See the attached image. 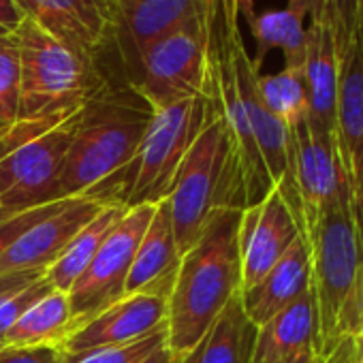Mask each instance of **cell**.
<instances>
[{"mask_svg": "<svg viewBox=\"0 0 363 363\" xmlns=\"http://www.w3.org/2000/svg\"><path fill=\"white\" fill-rule=\"evenodd\" d=\"M240 218L242 210H214L201 238L179 257L164 320L175 357L191 350L240 293Z\"/></svg>", "mask_w": 363, "mask_h": 363, "instance_id": "6da1fadb", "label": "cell"}, {"mask_svg": "<svg viewBox=\"0 0 363 363\" xmlns=\"http://www.w3.org/2000/svg\"><path fill=\"white\" fill-rule=\"evenodd\" d=\"M316 303V350L325 359L363 335V246L350 201L335 206L306 233Z\"/></svg>", "mask_w": 363, "mask_h": 363, "instance_id": "7a4b0ae2", "label": "cell"}, {"mask_svg": "<svg viewBox=\"0 0 363 363\" xmlns=\"http://www.w3.org/2000/svg\"><path fill=\"white\" fill-rule=\"evenodd\" d=\"M154 118L152 107L124 82H109L84 107L67 152L62 199L90 195L135 158Z\"/></svg>", "mask_w": 363, "mask_h": 363, "instance_id": "3957f363", "label": "cell"}, {"mask_svg": "<svg viewBox=\"0 0 363 363\" xmlns=\"http://www.w3.org/2000/svg\"><path fill=\"white\" fill-rule=\"evenodd\" d=\"M20 54V122L67 118L79 111L111 77L26 18L11 35Z\"/></svg>", "mask_w": 363, "mask_h": 363, "instance_id": "277c9868", "label": "cell"}, {"mask_svg": "<svg viewBox=\"0 0 363 363\" xmlns=\"http://www.w3.org/2000/svg\"><path fill=\"white\" fill-rule=\"evenodd\" d=\"M216 109L214 90L154 111V118L126 169L124 206H156L171 193L177 169Z\"/></svg>", "mask_w": 363, "mask_h": 363, "instance_id": "5b68a950", "label": "cell"}, {"mask_svg": "<svg viewBox=\"0 0 363 363\" xmlns=\"http://www.w3.org/2000/svg\"><path fill=\"white\" fill-rule=\"evenodd\" d=\"M229 130L216 107L182 160L167 197L179 257L195 246L208 225V218L216 210L220 177L229 164Z\"/></svg>", "mask_w": 363, "mask_h": 363, "instance_id": "8992f818", "label": "cell"}, {"mask_svg": "<svg viewBox=\"0 0 363 363\" xmlns=\"http://www.w3.org/2000/svg\"><path fill=\"white\" fill-rule=\"evenodd\" d=\"M210 39L212 26L186 28L152 43L126 84L152 107V111L210 94Z\"/></svg>", "mask_w": 363, "mask_h": 363, "instance_id": "52a82bcc", "label": "cell"}, {"mask_svg": "<svg viewBox=\"0 0 363 363\" xmlns=\"http://www.w3.org/2000/svg\"><path fill=\"white\" fill-rule=\"evenodd\" d=\"M154 210L156 206L128 208L118 225L107 233L94 259L67 293L71 303V331L124 297V284L135 252L154 216Z\"/></svg>", "mask_w": 363, "mask_h": 363, "instance_id": "ba28073f", "label": "cell"}, {"mask_svg": "<svg viewBox=\"0 0 363 363\" xmlns=\"http://www.w3.org/2000/svg\"><path fill=\"white\" fill-rule=\"evenodd\" d=\"M82 109L20 145L0 162V206L22 212L62 199L60 182Z\"/></svg>", "mask_w": 363, "mask_h": 363, "instance_id": "9c48e42d", "label": "cell"}, {"mask_svg": "<svg viewBox=\"0 0 363 363\" xmlns=\"http://www.w3.org/2000/svg\"><path fill=\"white\" fill-rule=\"evenodd\" d=\"M216 11V0H116L113 50L122 82L135 73L152 43L186 28H210Z\"/></svg>", "mask_w": 363, "mask_h": 363, "instance_id": "30bf717a", "label": "cell"}, {"mask_svg": "<svg viewBox=\"0 0 363 363\" xmlns=\"http://www.w3.org/2000/svg\"><path fill=\"white\" fill-rule=\"evenodd\" d=\"M225 35H227V45H229V54H231V62H233L238 90H240L257 147H259L265 169L272 177V184L284 197L286 206L291 208V212L297 218L299 229L303 233L299 195H297L295 182H293V173H291V128L284 126L276 116H272L269 109L263 105L259 88H257L261 73L255 67L248 50L244 48L242 35L240 33L231 35V33H227V28H225Z\"/></svg>", "mask_w": 363, "mask_h": 363, "instance_id": "8fae6325", "label": "cell"}, {"mask_svg": "<svg viewBox=\"0 0 363 363\" xmlns=\"http://www.w3.org/2000/svg\"><path fill=\"white\" fill-rule=\"evenodd\" d=\"M291 173L299 195L303 238L335 206L350 201L340 167L335 135H325L306 120L291 128Z\"/></svg>", "mask_w": 363, "mask_h": 363, "instance_id": "7c38bea8", "label": "cell"}, {"mask_svg": "<svg viewBox=\"0 0 363 363\" xmlns=\"http://www.w3.org/2000/svg\"><path fill=\"white\" fill-rule=\"evenodd\" d=\"M26 18L60 39L88 62L113 48L116 0H16Z\"/></svg>", "mask_w": 363, "mask_h": 363, "instance_id": "4fadbf2b", "label": "cell"}, {"mask_svg": "<svg viewBox=\"0 0 363 363\" xmlns=\"http://www.w3.org/2000/svg\"><path fill=\"white\" fill-rule=\"evenodd\" d=\"M297 238H303L299 223L276 186L259 203L242 210L240 293L252 289L282 259Z\"/></svg>", "mask_w": 363, "mask_h": 363, "instance_id": "5bb4252c", "label": "cell"}, {"mask_svg": "<svg viewBox=\"0 0 363 363\" xmlns=\"http://www.w3.org/2000/svg\"><path fill=\"white\" fill-rule=\"evenodd\" d=\"M335 147L350 195L352 218L363 246V52L359 43L340 60Z\"/></svg>", "mask_w": 363, "mask_h": 363, "instance_id": "9a60e30c", "label": "cell"}, {"mask_svg": "<svg viewBox=\"0 0 363 363\" xmlns=\"http://www.w3.org/2000/svg\"><path fill=\"white\" fill-rule=\"evenodd\" d=\"M171 286H152L120 301L77 327L60 344L62 352H82L99 346L128 344L141 340L167 320V297Z\"/></svg>", "mask_w": 363, "mask_h": 363, "instance_id": "2e32d148", "label": "cell"}, {"mask_svg": "<svg viewBox=\"0 0 363 363\" xmlns=\"http://www.w3.org/2000/svg\"><path fill=\"white\" fill-rule=\"evenodd\" d=\"M105 206L109 203L92 195L65 199L50 216L0 255V274L48 269Z\"/></svg>", "mask_w": 363, "mask_h": 363, "instance_id": "e0dca14e", "label": "cell"}, {"mask_svg": "<svg viewBox=\"0 0 363 363\" xmlns=\"http://www.w3.org/2000/svg\"><path fill=\"white\" fill-rule=\"evenodd\" d=\"M310 282V246L306 238H297L282 259L252 289L240 293L244 312L255 327H261L308 293Z\"/></svg>", "mask_w": 363, "mask_h": 363, "instance_id": "ac0fdd59", "label": "cell"}, {"mask_svg": "<svg viewBox=\"0 0 363 363\" xmlns=\"http://www.w3.org/2000/svg\"><path fill=\"white\" fill-rule=\"evenodd\" d=\"M303 75L308 86V116L310 128L335 135V109L340 90V60L331 28L325 22H310L308 45L303 60Z\"/></svg>", "mask_w": 363, "mask_h": 363, "instance_id": "d6986e66", "label": "cell"}, {"mask_svg": "<svg viewBox=\"0 0 363 363\" xmlns=\"http://www.w3.org/2000/svg\"><path fill=\"white\" fill-rule=\"evenodd\" d=\"M318 323L312 289L265 325L257 327L250 363H284L303 348H316Z\"/></svg>", "mask_w": 363, "mask_h": 363, "instance_id": "ffe728a7", "label": "cell"}, {"mask_svg": "<svg viewBox=\"0 0 363 363\" xmlns=\"http://www.w3.org/2000/svg\"><path fill=\"white\" fill-rule=\"evenodd\" d=\"M177 263H179V250L173 235L171 212L164 199L156 203L154 216L135 252L124 284V295H135L152 286H171Z\"/></svg>", "mask_w": 363, "mask_h": 363, "instance_id": "44dd1931", "label": "cell"}, {"mask_svg": "<svg viewBox=\"0 0 363 363\" xmlns=\"http://www.w3.org/2000/svg\"><path fill=\"white\" fill-rule=\"evenodd\" d=\"M257 327L246 316L242 295L238 293L201 340L177 357V363H250Z\"/></svg>", "mask_w": 363, "mask_h": 363, "instance_id": "7402d4cb", "label": "cell"}, {"mask_svg": "<svg viewBox=\"0 0 363 363\" xmlns=\"http://www.w3.org/2000/svg\"><path fill=\"white\" fill-rule=\"evenodd\" d=\"M240 16L246 18V24L250 26V33L257 41V56L252 62L259 71L265 56L274 50L282 52L286 69H303L308 45V28L303 24V16L289 7L257 13L252 0H240Z\"/></svg>", "mask_w": 363, "mask_h": 363, "instance_id": "603a6c76", "label": "cell"}, {"mask_svg": "<svg viewBox=\"0 0 363 363\" xmlns=\"http://www.w3.org/2000/svg\"><path fill=\"white\" fill-rule=\"evenodd\" d=\"M71 333V303L62 291H50L33 303L16 325L0 337V348H26L62 344Z\"/></svg>", "mask_w": 363, "mask_h": 363, "instance_id": "cb8c5ba5", "label": "cell"}, {"mask_svg": "<svg viewBox=\"0 0 363 363\" xmlns=\"http://www.w3.org/2000/svg\"><path fill=\"white\" fill-rule=\"evenodd\" d=\"M124 203H109L105 206L60 252V257L45 269V278L56 291L69 293L75 280L84 274L88 263L94 259L99 246L107 238V233L118 225V220L126 214Z\"/></svg>", "mask_w": 363, "mask_h": 363, "instance_id": "d4e9b609", "label": "cell"}, {"mask_svg": "<svg viewBox=\"0 0 363 363\" xmlns=\"http://www.w3.org/2000/svg\"><path fill=\"white\" fill-rule=\"evenodd\" d=\"M263 105L284 126L293 128L308 116V86L303 69H282L274 75H259L257 82Z\"/></svg>", "mask_w": 363, "mask_h": 363, "instance_id": "484cf974", "label": "cell"}, {"mask_svg": "<svg viewBox=\"0 0 363 363\" xmlns=\"http://www.w3.org/2000/svg\"><path fill=\"white\" fill-rule=\"evenodd\" d=\"M20 54L13 37H0V133L20 122Z\"/></svg>", "mask_w": 363, "mask_h": 363, "instance_id": "4316f807", "label": "cell"}, {"mask_svg": "<svg viewBox=\"0 0 363 363\" xmlns=\"http://www.w3.org/2000/svg\"><path fill=\"white\" fill-rule=\"evenodd\" d=\"M162 344H167V327H160L154 333L128 344L99 346L82 352H65L62 363H139Z\"/></svg>", "mask_w": 363, "mask_h": 363, "instance_id": "83f0119b", "label": "cell"}, {"mask_svg": "<svg viewBox=\"0 0 363 363\" xmlns=\"http://www.w3.org/2000/svg\"><path fill=\"white\" fill-rule=\"evenodd\" d=\"M357 5L359 0H327L325 24L331 28L337 60H344L357 43Z\"/></svg>", "mask_w": 363, "mask_h": 363, "instance_id": "f1b7e54d", "label": "cell"}, {"mask_svg": "<svg viewBox=\"0 0 363 363\" xmlns=\"http://www.w3.org/2000/svg\"><path fill=\"white\" fill-rule=\"evenodd\" d=\"M50 291H54V286L50 284V280L45 276H41L39 280H35L26 286H20V289H13L9 293L0 295V337H3L16 325V320L33 303H37Z\"/></svg>", "mask_w": 363, "mask_h": 363, "instance_id": "f546056e", "label": "cell"}, {"mask_svg": "<svg viewBox=\"0 0 363 363\" xmlns=\"http://www.w3.org/2000/svg\"><path fill=\"white\" fill-rule=\"evenodd\" d=\"M62 201L65 199L48 203V206L28 208V210H22V212L7 216L5 220H0V255L7 252L26 231H30L35 225H39L45 216H50Z\"/></svg>", "mask_w": 363, "mask_h": 363, "instance_id": "4dcf8cb0", "label": "cell"}, {"mask_svg": "<svg viewBox=\"0 0 363 363\" xmlns=\"http://www.w3.org/2000/svg\"><path fill=\"white\" fill-rule=\"evenodd\" d=\"M65 352L58 344L0 348V363H62Z\"/></svg>", "mask_w": 363, "mask_h": 363, "instance_id": "1f68e13d", "label": "cell"}, {"mask_svg": "<svg viewBox=\"0 0 363 363\" xmlns=\"http://www.w3.org/2000/svg\"><path fill=\"white\" fill-rule=\"evenodd\" d=\"M24 20L26 16L16 0H0V37H11Z\"/></svg>", "mask_w": 363, "mask_h": 363, "instance_id": "d6a6232c", "label": "cell"}, {"mask_svg": "<svg viewBox=\"0 0 363 363\" xmlns=\"http://www.w3.org/2000/svg\"><path fill=\"white\" fill-rule=\"evenodd\" d=\"M45 276V269H33V272H13V274H0V295L9 293L13 289L26 286L35 280Z\"/></svg>", "mask_w": 363, "mask_h": 363, "instance_id": "836d02e7", "label": "cell"}, {"mask_svg": "<svg viewBox=\"0 0 363 363\" xmlns=\"http://www.w3.org/2000/svg\"><path fill=\"white\" fill-rule=\"evenodd\" d=\"M218 3V13L223 18V24L227 28V33H240V0H216Z\"/></svg>", "mask_w": 363, "mask_h": 363, "instance_id": "e575fe53", "label": "cell"}, {"mask_svg": "<svg viewBox=\"0 0 363 363\" xmlns=\"http://www.w3.org/2000/svg\"><path fill=\"white\" fill-rule=\"evenodd\" d=\"M357 344H359V342H352V344H344V346H340L335 352H331L329 357H325V363H350V361H352V357H354Z\"/></svg>", "mask_w": 363, "mask_h": 363, "instance_id": "d590c367", "label": "cell"}, {"mask_svg": "<svg viewBox=\"0 0 363 363\" xmlns=\"http://www.w3.org/2000/svg\"><path fill=\"white\" fill-rule=\"evenodd\" d=\"M139 363H177V357L171 352V348L167 346V344H162L160 348H156L152 354H147L143 361H139Z\"/></svg>", "mask_w": 363, "mask_h": 363, "instance_id": "8d00e7d4", "label": "cell"}, {"mask_svg": "<svg viewBox=\"0 0 363 363\" xmlns=\"http://www.w3.org/2000/svg\"><path fill=\"white\" fill-rule=\"evenodd\" d=\"M284 363H325V359L318 354V350L314 346H310V348H303L301 352H297L295 357H291Z\"/></svg>", "mask_w": 363, "mask_h": 363, "instance_id": "74e56055", "label": "cell"}, {"mask_svg": "<svg viewBox=\"0 0 363 363\" xmlns=\"http://www.w3.org/2000/svg\"><path fill=\"white\" fill-rule=\"evenodd\" d=\"M357 43L363 52V0H359L357 5Z\"/></svg>", "mask_w": 363, "mask_h": 363, "instance_id": "f35d334b", "label": "cell"}, {"mask_svg": "<svg viewBox=\"0 0 363 363\" xmlns=\"http://www.w3.org/2000/svg\"><path fill=\"white\" fill-rule=\"evenodd\" d=\"M361 340V337H359ZM350 363H363V354H361V348H359V344H357V350H354V357H352V361Z\"/></svg>", "mask_w": 363, "mask_h": 363, "instance_id": "ab89813d", "label": "cell"}, {"mask_svg": "<svg viewBox=\"0 0 363 363\" xmlns=\"http://www.w3.org/2000/svg\"><path fill=\"white\" fill-rule=\"evenodd\" d=\"M11 214H16V212H11V210H7V208L0 206V220H5V218H7V216H11Z\"/></svg>", "mask_w": 363, "mask_h": 363, "instance_id": "60d3db41", "label": "cell"}, {"mask_svg": "<svg viewBox=\"0 0 363 363\" xmlns=\"http://www.w3.org/2000/svg\"><path fill=\"white\" fill-rule=\"evenodd\" d=\"M359 348H361V354H363V335H361V340H359Z\"/></svg>", "mask_w": 363, "mask_h": 363, "instance_id": "b9f144b4", "label": "cell"}]
</instances>
